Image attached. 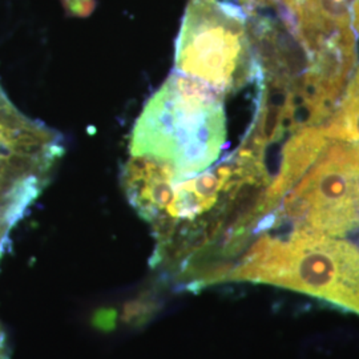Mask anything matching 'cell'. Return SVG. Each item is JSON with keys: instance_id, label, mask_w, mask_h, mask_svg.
I'll return each instance as SVG.
<instances>
[{"instance_id": "6da1fadb", "label": "cell", "mask_w": 359, "mask_h": 359, "mask_svg": "<svg viewBox=\"0 0 359 359\" xmlns=\"http://www.w3.org/2000/svg\"><path fill=\"white\" fill-rule=\"evenodd\" d=\"M224 93L175 71L145 104L130 156L165 182H180L216 163L226 140Z\"/></svg>"}, {"instance_id": "7a4b0ae2", "label": "cell", "mask_w": 359, "mask_h": 359, "mask_svg": "<svg viewBox=\"0 0 359 359\" xmlns=\"http://www.w3.org/2000/svg\"><path fill=\"white\" fill-rule=\"evenodd\" d=\"M228 281L283 286L359 314V249L320 233L298 229L289 240L259 238Z\"/></svg>"}, {"instance_id": "3957f363", "label": "cell", "mask_w": 359, "mask_h": 359, "mask_svg": "<svg viewBox=\"0 0 359 359\" xmlns=\"http://www.w3.org/2000/svg\"><path fill=\"white\" fill-rule=\"evenodd\" d=\"M176 72L224 95L245 86L253 62L243 11L221 0H189L176 46Z\"/></svg>"}, {"instance_id": "277c9868", "label": "cell", "mask_w": 359, "mask_h": 359, "mask_svg": "<svg viewBox=\"0 0 359 359\" xmlns=\"http://www.w3.org/2000/svg\"><path fill=\"white\" fill-rule=\"evenodd\" d=\"M62 154L60 136L19 112L0 87V259Z\"/></svg>"}, {"instance_id": "5b68a950", "label": "cell", "mask_w": 359, "mask_h": 359, "mask_svg": "<svg viewBox=\"0 0 359 359\" xmlns=\"http://www.w3.org/2000/svg\"><path fill=\"white\" fill-rule=\"evenodd\" d=\"M285 210L304 224L302 229L330 237L359 228V196L348 144L334 142L325 148L317 163L289 192Z\"/></svg>"}, {"instance_id": "8992f818", "label": "cell", "mask_w": 359, "mask_h": 359, "mask_svg": "<svg viewBox=\"0 0 359 359\" xmlns=\"http://www.w3.org/2000/svg\"><path fill=\"white\" fill-rule=\"evenodd\" d=\"M329 137L321 127H305L297 130L285 144L283 164L277 177L266 188L262 204L261 216H265L273 210L283 196L293 189L309 169L313 167L325 148L329 145Z\"/></svg>"}, {"instance_id": "52a82bcc", "label": "cell", "mask_w": 359, "mask_h": 359, "mask_svg": "<svg viewBox=\"0 0 359 359\" xmlns=\"http://www.w3.org/2000/svg\"><path fill=\"white\" fill-rule=\"evenodd\" d=\"M68 13L77 16L88 15L93 8V0H63Z\"/></svg>"}, {"instance_id": "ba28073f", "label": "cell", "mask_w": 359, "mask_h": 359, "mask_svg": "<svg viewBox=\"0 0 359 359\" xmlns=\"http://www.w3.org/2000/svg\"><path fill=\"white\" fill-rule=\"evenodd\" d=\"M350 167H351L355 191L359 196V147L351 145V144H350Z\"/></svg>"}, {"instance_id": "9c48e42d", "label": "cell", "mask_w": 359, "mask_h": 359, "mask_svg": "<svg viewBox=\"0 0 359 359\" xmlns=\"http://www.w3.org/2000/svg\"><path fill=\"white\" fill-rule=\"evenodd\" d=\"M238 1H241L244 4V7H246L248 10H252V8H255L257 6H259L265 0H238Z\"/></svg>"}]
</instances>
